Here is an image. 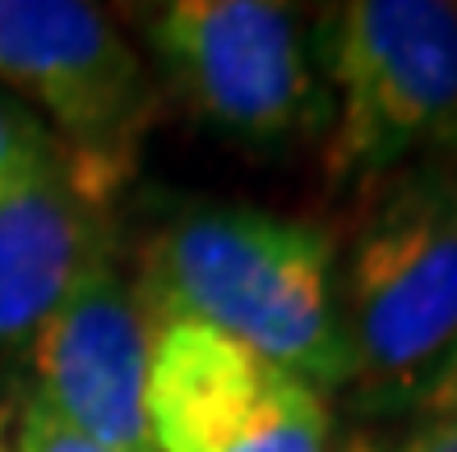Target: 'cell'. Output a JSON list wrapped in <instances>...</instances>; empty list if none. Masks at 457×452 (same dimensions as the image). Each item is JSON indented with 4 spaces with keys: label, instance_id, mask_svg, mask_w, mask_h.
Segmentation results:
<instances>
[{
    "label": "cell",
    "instance_id": "obj_7",
    "mask_svg": "<svg viewBox=\"0 0 457 452\" xmlns=\"http://www.w3.org/2000/svg\"><path fill=\"white\" fill-rule=\"evenodd\" d=\"M157 318L139 282L102 254L23 347L29 397L112 452H157L148 430V365Z\"/></svg>",
    "mask_w": 457,
    "mask_h": 452
},
{
    "label": "cell",
    "instance_id": "obj_12",
    "mask_svg": "<svg viewBox=\"0 0 457 452\" xmlns=\"http://www.w3.org/2000/svg\"><path fill=\"white\" fill-rule=\"evenodd\" d=\"M393 452H457V415H429Z\"/></svg>",
    "mask_w": 457,
    "mask_h": 452
},
{
    "label": "cell",
    "instance_id": "obj_11",
    "mask_svg": "<svg viewBox=\"0 0 457 452\" xmlns=\"http://www.w3.org/2000/svg\"><path fill=\"white\" fill-rule=\"evenodd\" d=\"M416 407L425 415H457V347L444 356V365L429 374V383L420 388Z\"/></svg>",
    "mask_w": 457,
    "mask_h": 452
},
{
    "label": "cell",
    "instance_id": "obj_10",
    "mask_svg": "<svg viewBox=\"0 0 457 452\" xmlns=\"http://www.w3.org/2000/svg\"><path fill=\"white\" fill-rule=\"evenodd\" d=\"M14 452H112V448L74 434L70 424H61L42 402H33L23 392V402L14 411Z\"/></svg>",
    "mask_w": 457,
    "mask_h": 452
},
{
    "label": "cell",
    "instance_id": "obj_1",
    "mask_svg": "<svg viewBox=\"0 0 457 452\" xmlns=\"http://www.w3.org/2000/svg\"><path fill=\"white\" fill-rule=\"evenodd\" d=\"M129 273L157 324H208L319 392L352 388L324 226L245 203H190L139 245Z\"/></svg>",
    "mask_w": 457,
    "mask_h": 452
},
{
    "label": "cell",
    "instance_id": "obj_3",
    "mask_svg": "<svg viewBox=\"0 0 457 452\" xmlns=\"http://www.w3.org/2000/svg\"><path fill=\"white\" fill-rule=\"evenodd\" d=\"M310 51L328 78V190H365L411 157L457 148V5L346 0L324 10Z\"/></svg>",
    "mask_w": 457,
    "mask_h": 452
},
{
    "label": "cell",
    "instance_id": "obj_6",
    "mask_svg": "<svg viewBox=\"0 0 457 452\" xmlns=\"http://www.w3.org/2000/svg\"><path fill=\"white\" fill-rule=\"evenodd\" d=\"M157 452H356L328 392L208 324H157L148 365Z\"/></svg>",
    "mask_w": 457,
    "mask_h": 452
},
{
    "label": "cell",
    "instance_id": "obj_4",
    "mask_svg": "<svg viewBox=\"0 0 457 452\" xmlns=\"http://www.w3.org/2000/svg\"><path fill=\"white\" fill-rule=\"evenodd\" d=\"M139 23L167 88L222 139L254 152L324 139L328 93L295 10L268 0H171L144 10Z\"/></svg>",
    "mask_w": 457,
    "mask_h": 452
},
{
    "label": "cell",
    "instance_id": "obj_2",
    "mask_svg": "<svg viewBox=\"0 0 457 452\" xmlns=\"http://www.w3.org/2000/svg\"><path fill=\"white\" fill-rule=\"evenodd\" d=\"M352 388L411 402L457 347V180L444 162L379 180L337 277Z\"/></svg>",
    "mask_w": 457,
    "mask_h": 452
},
{
    "label": "cell",
    "instance_id": "obj_14",
    "mask_svg": "<svg viewBox=\"0 0 457 452\" xmlns=\"http://www.w3.org/2000/svg\"><path fill=\"white\" fill-rule=\"evenodd\" d=\"M453 180H457V162H453Z\"/></svg>",
    "mask_w": 457,
    "mask_h": 452
},
{
    "label": "cell",
    "instance_id": "obj_8",
    "mask_svg": "<svg viewBox=\"0 0 457 452\" xmlns=\"http://www.w3.org/2000/svg\"><path fill=\"white\" fill-rule=\"evenodd\" d=\"M116 190L70 148L0 190V356H23L74 282L116 250Z\"/></svg>",
    "mask_w": 457,
    "mask_h": 452
},
{
    "label": "cell",
    "instance_id": "obj_13",
    "mask_svg": "<svg viewBox=\"0 0 457 452\" xmlns=\"http://www.w3.org/2000/svg\"><path fill=\"white\" fill-rule=\"evenodd\" d=\"M0 452H14V415L0 402Z\"/></svg>",
    "mask_w": 457,
    "mask_h": 452
},
{
    "label": "cell",
    "instance_id": "obj_9",
    "mask_svg": "<svg viewBox=\"0 0 457 452\" xmlns=\"http://www.w3.org/2000/svg\"><path fill=\"white\" fill-rule=\"evenodd\" d=\"M65 144L51 135V125L37 111H29L14 97H0V190L46 162H56Z\"/></svg>",
    "mask_w": 457,
    "mask_h": 452
},
{
    "label": "cell",
    "instance_id": "obj_5",
    "mask_svg": "<svg viewBox=\"0 0 457 452\" xmlns=\"http://www.w3.org/2000/svg\"><path fill=\"white\" fill-rule=\"evenodd\" d=\"M0 84L42 106L79 162L120 185L153 120L144 51L97 5L0 0Z\"/></svg>",
    "mask_w": 457,
    "mask_h": 452
}]
</instances>
